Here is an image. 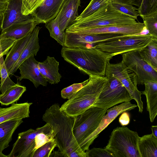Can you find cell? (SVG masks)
<instances>
[{
	"label": "cell",
	"mask_w": 157,
	"mask_h": 157,
	"mask_svg": "<svg viewBox=\"0 0 157 157\" xmlns=\"http://www.w3.org/2000/svg\"><path fill=\"white\" fill-rule=\"evenodd\" d=\"M42 118L53 131L57 147L64 157H69L71 154L76 152L87 157L86 152L81 148L73 134L75 117L61 110L59 105L56 103L46 109Z\"/></svg>",
	"instance_id": "cell-1"
},
{
	"label": "cell",
	"mask_w": 157,
	"mask_h": 157,
	"mask_svg": "<svg viewBox=\"0 0 157 157\" xmlns=\"http://www.w3.org/2000/svg\"><path fill=\"white\" fill-rule=\"evenodd\" d=\"M64 60L88 75L105 76L108 63L112 57L94 46L69 48L63 47Z\"/></svg>",
	"instance_id": "cell-2"
},
{
	"label": "cell",
	"mask_w": 157,
	"mask_h": 157,
	"mask_svg": "<svg viewBox=\"0 0 157 157\" xmlns=\"http://www.w3.org/2000/svg\"><path fill=\"white\" fill-rule=\"evenodd\" d=\"M88 75V82L60 107L69 116H76L93 107L108 80L105 76Z\"/></svg>",
	"instance_id": "cell-3"
},
{
	"label": "cell",
	"mask_w": 157,
	"mask_h": 157,
	"mask_svg": "<svg viewBox=\"0 0 157 157\" xmlns=\"http://www.w3.org/2000/svg\"><path fill=\"white\" fill-rule=\"evenodd\" d=\"M136 20L115 8L111 2L101 7L91 15L73 22L65 32L76 29H90L111 25L134 24Z\"/></svg>",
	"instance_id": "cell-4"
},
{
	"label": "cell",
	"mask_w": 157,
	"mask_h": 157,
	"mask_svg": "<svg viewBox=\"0 0 157 157\" xmlns=\"http://www.w3.org/2000/svg\"><path fill=\"white\" fill-rule=\"evenodd\" d=\"M140 137L127 127L114 129L105 148L113 157H141L138 147Z\"/></svg>",
	"instance_id": "cell-5"
},
{
	"label": "cell",
	"mask_w": 157,
	"mask_h": 157,
	"mask_svg": "<svg viewBox=\"0 0 157 157\" xmlns=\"http://www.w3.org/2000/svg\"><path fill=\"white\" fill-rule=\"evenodd\" d=\"M107 110L92 107L75 116L73 134L78 145L84 151L89 149L90 138L97 128Z\"/></svg>",
	"instance_id": "cell-6"
},
{
	"label": "cell",
	"mask_w": 157,
	"mask_h": 157,
	"mask_svg": "<svg viewBox=\"0 0 157 157\" xmlns=\"http://www.w3.org/2000/svg\"><path fill=\"white\" fill-rule=\"evenodd\" d=\"M154 38L149 33L128 35L96 43L94 47L113 57L129 51H139Z\"/></svg>",
	"instance_id": "cell-7"
},
{
	"label": "cell",
	"mask_w": 157,
	"mask_h": 157,
	"mask_svg": "<svg viewBox=\"0 0 157 157\" xmlns=\"http://www.w3.org/2000/svg\"><path fill=\"white\" fill-rule=\"evenodd\" d=\"M107 81L93 107L107 109L117 104L130 101L132 99L121 83L113 75L105 72Z\"/></svg>",
	"instance_id": "cell-8"
},
{
	"label": "cell",
	"mask_w": 157,
	"mask_h": 157,
	"mask_svg": "<svg viewBox=\"0 0 157 157\" xmlns=\"http://www.w3.org/2000/svg\"><path fill=\"white\" fill-rule=\"evenodd\" d=\"M105 72L113 75L121 83L128 92L132 99L136 102L139 112L142 113L143 109L141 97L142 93L137 89L136 74L122 61L116 63H111L109 62Z\"/></svg>",
	"instance_id": "cell-9"
},
{
	"label": "cell",
	"mask_w": 157,
	"mask_h": 157,
	"mask_svg": "<svg viewBox=\"0 0 157 157\" xmlns=\"http://www.w3.org/2000/svg\"><path fill=\"white\" fill-rule=\"evenodd\" d=\"M124 64L136 75L137 85L147 81L157 82V72L141 58L138 51L128 52L121 54Z\"/></svg>",
	"instance_id": "cell-10"
},
{
	"label": "cell",
	"mask_w": 157,
	"mask_h": 157,
	"mask_svg": "<svg viewBox=\"0 0 157 157\" xmlns=\"http://www.w3.org/2000/svg\"><path fill=\"white\" fill-rule=\"evenodd\" d=\"M46 123L35 129L30 128L18 133L17 139L7 157H33L36 150L35 138L37 134L48 125Z\"/></svg>",
	"instance_id": "cell-11"
},
{
	"label": "cell",
	"mask_w": 157,
	"mask_h": 157,
	"mask_svg": "<svg viewBox=\"0 0 157 157\" xmlns=\"http://www.w3.org/2000/svg\"><path fill=\"white\" fill-rule=\"evenodd\" d=\"M7 1L6 8L3 13L1 30L14 24L36 21L32 13L27 15L22 14V0H7Z\"/></svg>",
	"instance_id": "cell-12"
},
{
	"label": "cell",
	"mask_w": 157,
	"mask_h": 157,
	"mask_svg": "<svg viewBox=\"0 0 157 157\" xmlns=\"http://www.w3.org/2000/svg\"><path fill=\"white\" fill-rule=\"evenodd\" d=\"M146 27L143 23L137 22L128 25H111L98 27L73 29L65 32H73L85 34L99 33H120L124 35L140 34Z\"/></svg>",
	"instance_id": "cell-13"
},
{
	"label": "cell",
	"mask_w": 157,
	"mask_h": 157,
	"mask_svg": "<svg viewBox=\"0 0 157 157\" xmlns=\"http://www.w3.org/2000/svg\"><path fill=\"white\" fill-rule=\"evenodd\" d=\"M39 62L32 55L24 61L19 66L20 76L18 79L21 81L27 79L32 82L37 88L40 85L46 86L47 82L40 73L38 67Z\"/></svg>",
	"instance_id": "cell-14"
},
{
	"label": "cell",
	"mask_w": 157,
	"mask_h": 157,
	"mask_svg": "<svg viewBox=\"0 0 157 157\" xmlns=\"http://www.w3.org/2000/svg\"><path fill=\"white\" fill-rule=\"evenodd\" d=\"M137 106V105L128 101L122 103L118 105H115L107 109L106 114L103 116L97 128L91 136L89 141V146H90L99 134L118 115L124 112L134 109Z\"/></svg>",
	"instance_id": "cell-15"
},
{
	"label": "cell",
	"mask_w": 157,
	"mask_h": 157,
	"mask_svg": "<svg viewBox=\"0 0 157 157\" xmlns=\"http://www.w3.org/2000/svg\"><path fill=\"white\" fill-rule=\"evenodd\" d=\"M65 0H44L32 13L36 21L46 23L55 18Z\"/></svg>",
	"instance_id": "cell-16"
},
{
	"label": "cell",
	"mask_w": 157,
	"mask_h": 157,
	"mask_svg": "<svg viewBox=\"0 0 157 157\" xmlns=\"http://www.w3.org/2000/svg\"><path fill=\"white\" fill-rule=\"evenodd\" d=\"M81 0H65L58 15V24L61 31L65 30L74 21L78 16V9Z\"/></svg>",
	"instance_id": "cell-17"
},
{
	"label": "cell",
	"mask_w": 157,
	"mask_h": 157,
	"mask_svg": "<svg viewBox=\"0 0 157 157\" xmlns=\"http://www.w3.org/2000/svg\"><path fill=\"white\" fill-rule=\"evenodd\" d=\"M32 103H13L6 108L0 107V124L11 120H22L29 117L30 107Z\"/></svg>",
	"instance_id": "cell-18"
},
{
	"label": "cell",
	"mask_w": 157,
	"mask_h": 157,
	"mask_svg": "<svg viewBox=\"0 0 157 157\" xmlns=\"http://www.w3.org/2000/svg\"><path fill=\"white\" fill-rule=\"evenodd\" d=\"M59 63L54 57L48 56L42 62H39L40 71L47 81L49 83L56 84L60 81L62 76L59 72Z\"/></svg>",
	"instance_id": "cell-19"
},
{
	"label": "cell",
	"mask_w": 157,
	"mask_h": 157,
	"mask_svg": "<svg viewBox=\"0 0 157 157\" xmlns=\"http://www.w3.org/2000/svg\"><path fill=\"white\" fill-rule=\"evenodd\" d=\"M41 28L36 26L32 32L29 40L18 60L8 73L9 76L13 75L20 64L26 59L32 55L36 56L40 48L38 34Z\"/></svg>",
	"instance_id": "cell-20"
},
{
	"label": "cell",
	"mask_w": 157,
	"mask_h": 157,
	"mask_svg": "<svg viewBox=\"0 0 157 157\" xmlns=\"http://www.w3.org/2000/svg\"><path fill=\"white\" fill-rule=\"evenodd\" d=\"M40 23L34 21L24 24H15L1 30L0 36L14 39H20L31 33Z\"/></svg>",
	"instance_id": "cell-21"
},
{
	"label": "cell",
	"mask_w": 157,
	"mask_h": 157,
	"mask_svg": "<svg viewBox=\"0 0 157 157\" xmlns=\"http://www.w3.org/2000/svg\"><path fill=\"white\" fill-rule=\"evenodd\" d=\"M144 84L145 90L141 92L146 96L147 110L152 122L157 115V82L147 81Z\"/></svg>",
	"instance_id": "cell-22"
},
{
	"label": "cell",
	"mask_w": 157,
	"mask_h": 157,
	"mask_svg": "<svg viewBox=\"0 0 157 157\" xmlns=\"http://www.w3.org/2000/svg\"><path fill=\"white\" fill-rule=\"evenodd\" d=\"M31 33L24 37L16 40L6 55L4 62L8 74L18 60L29 40Z\"/></svg>",
	"instance_id": "cell-23"
},
{
	"label": "cell",
	"mask_w": 157,
	"mask_h": 157,
	"mask_svg": "<svg viewBox=\"0 0 157 157\" xmlns=\"http://www.w3.org/2000/svg\"><path fill=\"white\" fill-rule=\"evenodd\" d=\"M23 122L22 120H11L0 124V151L8 147L12 140L13 134Z\"/></svg>",
	"instance_id": "cell-24"
},
{
	"label": "cell",
	"mask_w": 157,
	"mask_h": 157,
	"mask_svg": "<svg viewBox=\"0 0 157 157\" xmlns=\"http://www.w3.org/2000/svg\"><path fill=\"white\" fill-rule=\"evenodd\" d=\"M138 147L141 157H157V137L152 133L140 137Z\"/></svg>",
	"instance_id": "cell-25"
},
{
	"label": "cell",
	"mask_w": 157,
	"mask_h": 157,
	"mask_svg": "<svg viewBox=\"0 0 157 157\" xmlns=\"http://www.w3.org/2000/svg\"><path fill=\"white\" fill-rule=\"evenodd\" d=\"M138 52L142 59L157 72V38H154Z\"/></svg>",
	"instance_id": "cell-26"
},
{
	"label": "cell",
	"mask_w": 157,
	"mask_h": 157,
	"mask_svg": "<svg viewBox=\"0 0 157 157\" xmlns=\"http://www.w3.org/2000/svg\"><path fill=\"white\" fill-rule=\"evenodd\" d=\"M26 90L25 86L18 83L10 87L0 96V103L8 105L17 102Z\"/></svg>",
	"instance_id": "cell-27"
},
{
	"label": "cell",
	"mask_w": 157,
	"mask_h": 157,
	"mask_svg": "<svg viewBox=\"0 0 157 157\" xmlns=\"http://www.w3.org/2000/svg\"><path fill=\"white\" fill-rule=\"evenodd\" d=\"M58 15L54 19L45 23V27L48 30L50 36L61 45L64 46L65 32L61 31L58 24Z\"/></svg>",
	"instance_id": "cell-28"
},
{
	"label": "cell",
	"mask_w": 157,
	"mask_h": 157,
	"mask_svg": "<svg viewBox=\"0 0 157 157\" xmlns=\"http://www.w3.org/2000/svg\"><path fill=\"white\" fill-rule=\"evenodd\" d=\"M0 78L1 82V94L16 84L9 77L4 63L3 56L0 58Z\"/></svg>",
	"instance_id": "cell-29"
},
{
	"label": "cell",
	"mask_w": 157,
	"mask_h": 157,
	"mask_svg": "<svg viewBox=\"0 0 157 157\" xmlns=\"http://www.w3.org/2000/svg\"><path fill=\"white\" fill-rule=\"evenodd\" d=\"M110 2V0H91L87 6L81 14L77 17L74 21L91 15L101 7Z\"/></svg>",
	"instance_id": "cell-30"
},
{
	"label": "cell",
	"mask_w": 157,
	"mask_h": 157,
	"mask_svg": "<svg viewBox=\"0 0 157 157\" xmlns=\"http://www.w3.org/2000/svg\"><path fill=\"white\" fill-rule=\"evenodd\" d=\"M137 10L140 17L157 13V0H142Z\"/></svg>",
	"instance_id": "cell-31"
},
{
	"label": "cell",
	"mask_w": 157,
	"mask_h": 157,
	"mask_svg": "<svg viewBox=\"0 0 157 157\" xmlns=\"http://www.w3.org/2000/svg\"><path fill=\"white\" fill-rule=\"evenodd\" d=\"M113 7L122 13L137 20L139 14L137 8L133 6L128 4L111 1Z\"/></svg>",
	"instance_id": "cell-32"
},
{
	"label": "cell",
	"mask_w": 157,
	"mask_h": 157,
	"mask_svg": "<svg viewBox=\"0 0 157 157\" xmlns=\"http://www.w3.org/2000/svg\"><path fill=\"white\" fill-rule=\"evenodd\" d=\"M57 146L56 141L54 138L37 149L33 157H50Z\"/></svg>",
	"instance_id": "cell-33"
},
{
	"label": "cell",
	"mask_w": 157,
	"mask_h": 157,
	"mask_svg": "<svg viewBox=\"0 0 157 157\" xmlns=\"http://www.w3.org/2000/svg\"><path fill=\"white\" fill-rule=\"evenodd\" d=\"M141 17L148 33L153 37L157 38V13Z\"/></svg>",
	"instance_id": "cell-34"
},
{
	"label": "cell",
	"mask_w": 157,
	"mask_h": 157,
	"mask_svg": "<svg viewBox=\"0 0 157 157\" xmlns=\"http://www.w3.org/2000/svg\"><path fill=\"white\" fill-rule=\"evenodd\" d=\"M89 78L79 83H74L63 89L61 92L62 98L64 99H70L85 85L89 82Z\"/></svg>",
	"instance_id": "cell-35"
},
{
	"label": "cell",
	"mask_w": 157,
	"mask_h": 157,
	"mask_svg": "<svg viewBox=\"0 0 157 157\" xmlns=\"http://www.w3.org/2000/svg\"><path fill=\"white\" fill-rule=\"evenodd\" d=\"M44 0H22V14L27 15L32 13Z\"/></svg>",
	"instance_id": "cell-36"
},
{
	"label": "cell",
	"mask_w": 157,
	"mask_h": 157,
	"mask_svg": "<svg viewBox=\"0 0 157 157\" xmlns=\"http://www.w3.org/2000/svg\"><path fill=\"white\" fill-rule=\"evenodd\" d=\"M15 41L0 36V58L7 54Z\"/></svg>",
	"instance_id": "cell-37"
},
{
	"label": "cell",
	"mask_w": 157,
	"mask_h": 157,
	"mask_svg": "<svg viewBox=\"0 0 157 157\" xmlns=\"http://www.w3.org/2000/svg\"><path fill=\"white\" fill-rule=\"evenodd\" d=\"M87 157H113L112 154L105 148L94 147L86 151Z\"/></svg>",
	"instance_id": "cell-38"
},
{
	"label": "cell",
	"mask_w": 157,
	"mask_h": 157,
	"mask_svg": "<svg viewBox=\"0 0 157 157\" xmlns=\"http://www.w3.org/2000/svg\"><path fill=\"white\" fill-rule=\"evenodd\" d=\"M121 114L119 118V122L121 125L124 126L128 125L129 123L130 115L126 111L123 112Z\"/></svg>",
	"instance_id": "cell-39"
},
{
	"label": "cell",
	"mask_w": 157,
	"mask_h": 157,
	"mask_svg": "<svg viewBox=\"0 0 157 157\" xmlns=\"http://www.w3.org/2000/svg\"><path fill=\"white\" fill-rule=\"evenodd\" d=\"M142 0H113L112 1L135 6L139 7Z\"/></svg>",
	"instance_id": "cell-40"
},
{
	"label": "cell",
	"mask_w": 157,
	"mask_h": 157,
	"mask_svg": "<svg viewBox=\"0 0 157 157\" xmlns=\"http://www.w3.org/2000/svg\"><path fill=\"white\" fill-rule=\"evenodd\" d=\"M7 4V0H0V13H3L4 12Z\"/></svg>",
	"instance_id": "cell-41"
},
{
	"label": "cell",
	"mask_w": 157,
	"mask_h": 157,
	"mask_svg": "<svg viewBox=\"0 0 157 157\" xmlns=\"http://www.w3.org/2000/svg\"><path fill=\"white\" fill-rule=\"evenodd\" d=\"M151 129L152 132V133L155 136L157 137V126H152Z\"/></svg>",
	"instance_id": "cell-42"
},
{
	"label": "cell",
	"mask_w": 157,
	"mask_h": 157,
	"mask_svg": "<svg viewBox=\"0 0 157 157\" xmlns=\"http://www.w3.org/2000/svg\"><path fill=\"white\" fill-rule=\"evenodd\" d=\"M3 19V13H0V29H1Z\"/></svg>",
	"instance_id": "cell-43"
},
{
	"label": "cell",
	"mask_w": 157,
	"mask_h": 157,
	"mask_svg": "<svg viewBox=\"0 0 157 157\" xmlns=\"http://www.w3.org/2000/svg\"><path fill=\"white\" fill-rule=\"evenodd\" d=\"M0 157H7V155L4 154L2 151H0Z\"/></svg>",
	"instance_id": "cell-44"
},
{
	"label": "cell",
	"mask_w": 157,
	"mask_h": 157,
	"mask_svg": "<svg viewBox=\"0 0 157 157\" xmlns=\"http://www.w3.org/2000/svg\"><path fill=\"white\" fill-rule=\"evenodd\" d=\"M1 80L0 79V95H1Z\"/></svg>",
	"instance_id": "cell-45"
},
{
	"label": "cell",
	"mask_w": 157,
	"mask_h": 157,
	"mask_svg": "<svg viewBox=\"0 0 157 157\" xmlns=\"http://www.w3.org/2000/svg\"><path fill=\"white\" fill-rule=\"evenodd\" d=\"M110 0V1L111 2V1H112L113 0Z\"/></svg>",
	"instance_id": "cell-46"
}]
</instances>
